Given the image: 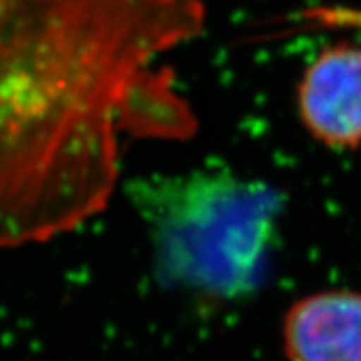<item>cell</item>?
<instances>
[{"label":"cell","instance_id":"cell-1","mask_svg":"<svg viewBox=\"0 0 361 361\" xmlns=\"http://www.w3.org/2000/svg\"><path fill=\"white\" fill-rule=\"evenodd\" d=\"M203 28V0H0V247L100 214L124 133H194L192 107L155 65Z\"/></svg>","mask_w":361,"mask_h":361},{"label":"cell","instance_id":"cell-2","mask_svg":"<svg viewBox=\"0 0 361 361\" xmlns=\"http://www.w3.org/2000/svg\"><path fill=\"white\" fill-rule=\"evenodd\" d=\"M133 200L166 284L203 299H245L264 284L281 192L231 171H192L137 183Z\"/></svg>","mask_w":361,"mask_h":361},{"label":"cell","instance_id":"cell-3","mask_svg":"<svg viewBox=\"0 0 361 361\" xmlns=\"http://www.w3.org/2000/svg\"><path fill=\"white\" fill-rule=\"evenodd\" d=\"M297 113L324 147L361 146V44L336 43L312 59L297 83Z\"/></svg>","mask_w":361,"mask_h":361},{"label":"cell","instance_id":"cell-4","mask_svg":"<svg viewBox=\"0 0 361 361\" xmlns=\"http://www.w3.org/2000/svg\"><path fill=\"white\" fill-rule=\"evenodd\" d=\"M282 341L288 361H361V291L324 290L295 300Z\"/></svg>","mask_w":361,"mask_h":361},{"label":"cell","instance_id":"cell-5","mask_svg":"<svg viewBox=\"0 0 361 361\" xmlns=\"http://www.w3.org/2000/svg\"><path fill=\"white\" fill-rule=\"evenodd\" d=\"M299 19L308 26L317 28H341L360 30L361 32V8L348 6H314L299 15Z\"/></svg>","mask_w":361,"mask_h":361}]
</instances>
